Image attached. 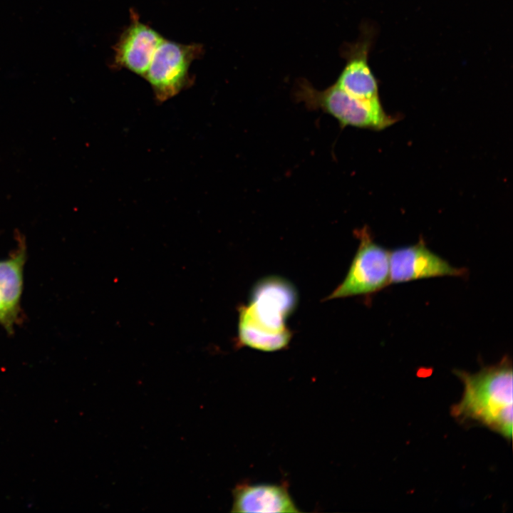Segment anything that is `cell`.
I'll return each instance as SVG.
<instances>
[{
    "label": "cell",
    "mask_w": 513,
    "mask_h": 513,
    "mask_svg": "<svg viewBox=\"0 0 513 513\" xmlns=\"http://www.w3.org/2000/svg\"><path fill=\"white\" fill-rule=\"evenodd\" d=\"M232 512H301L285 484L239 483L232 490Z\"/></svg>",
    "instance_id": "9"
},
{
    "label": "cell",
    "mask_w": 513,
    "mask_h": 513,
    "mask_svg": "<svg viewBox=\"0 0 513 513\" xmlns=\"http://www.w3.org/2000/svg\"><path fill=\"white\" fill-rule=\"evenodd\" d=\"M0 323L3 325L8 331H11V328L9 323L6 311L3 300L0 296Z\"/></svg>",
    "instance_id": "11"
},
{
    "label": "cell",
    "mask_w": 513,
    "mask_h": 513,
    "mask_svg": "<svg viewBox=\"0 0 513 513\" xmlns=\"http://www.w3.org/2000/svg\"><path fill=\"white\" fill-rule=\"evenodd\" d=\"M25 244H21L11 256L0 260V296L12 330L16 321L23 291Z\"/></svg>",
    "instance_id": "10"
},
{
    "label": "cell",
    "mask_w": 513,
    "mask_h": 513,
    "mask_svg": "<svg viewBox=\"0 0 513 513\" xmlns=\"http://www.w3.org/2000/svg\"><path fill=\"white\" fill-rule=\"evenodd\" d=\"M464 385L462 398L451 408L460 421L477 422L508 440L512 436V363L504 356L475 373L455 370Z\"/></svg>",
    "instance_id": "2"
},
{
    "label": "cell",
    "mask_w": 513,
    "mask_h": 513,
    "mask_svg": "<svg viewBox=\"0 0 513 513\" xmlns=\"http://www.w3.org/2000/svg\"><path fill=\"white\" fill-rule=\"evenodd\" d=\"M293 96L309 110H321L338 120L341 127L353 126L380 130L395 123L387 115L380 100L366 101L343 90L336 83L318 90L306 79L296 81Z\"/></svg>",
    "instance_id": "3"
},
{
    "label": "cell",
    "mask_w": 513,
    "mask_h": 513,
    "mask_svg": "<svg viewBox=\"0 0 513 513\" xmlns=\"http://www.w3.org/2000/svg\"><path fill=\"white\" fill-rule=\"evenodd\" d=\"M390 284L437 276H464L465 268L452 266L420 239L417 244L389 251Z\"/></svg>",
    "instance_id": "6"
},
{
    "label": "cell",
    "mask_w": 513,
    "mask_h": 513,
    "mask_svg": "<svg viewBox=\"0 0 513 513\" xmlns=\"http://www.w3.org/2000/svg\"><path fill=\"white\" fill-rule=\"evenodd\" d=\"M131 21L114 46V66L145 77L162 36L131 11Z\"/></svg>",
    "instance_id": "7"
},
{
    "label": "cell",
    "mask_w": 513,
    "mask_h": 513,
    "mask_svg": "<svg viewBox=\"0 0 513 513\" xmlns=\"http://www.w3.org/2000/svg\"><path fill=\"white\" fill-rule=\"evenodd\" d=\"M296 303V289L288 281L276 276L259 281L249 305L238 309L239 345L263 351L286 348L291 333L285 321Z\"/></svg>",
    "instance_id": "1"
},
{
    "label": "cell",
    "mask_w": 513,
    "mask_h": 513,
    "mask_svg": "<svg viewBox=\"0 0 513 513\" xmlns=\"http://www.w3.org/2000/svg\"><path fill=\"white\" fill-rule=\"evenodd\" d=\"M354 234L360 243L346 276L326 300L370 295L390 284L389 251L374 242L366 226Z\"/></svg>",
    "instance_id": "4"
},
{
    "label": "cell",
    "mask_w": 513,
    "mask_h": 513,
    "mask_svg": "<svg viewBox=\"0 0 513 513\" xmlns=\"http://www.w3.org/2000/svg\"><path fill=\"white\" fill-rule=\"evenodd\" d=\"M370 40L365 33L353 43L342 47L346 63L336 84L348 94L362 100H379L378 88L368 63Z\"/></svg>",
    "instance_id": "8"
},
{
    "label": "cell",
    "mask_w": 513,
    "mask_h": 513,
    "mask_svg": "<svg viewBox=\"0 0 513 513\" xmlns=\"http://www.w3.org/2000/svg\"><path fill=\"white\" fill-rule=\"evenodd\" d=\"M202 52L199 43L182 44L163 38L144 77L159 101L176 95L188 84L190 66Z\"/></svg>",
    "instance_id": "5"
}]
</instances>
